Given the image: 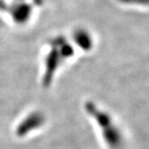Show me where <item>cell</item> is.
I'll use <instances>...</instances> for the list:
<instances>
[{
  "label": "cell",
  "mask_w": 149,
  "mask_h": 149,
  "mask_svg": "<svg viewBox=\"0 0 149 149\" xmlns=\"http://www.w3.org/2000/svg\"><path fill=\"white\" fill-rule=\"evenodd\" d=\"M86 111L92 118L96 121L102 130V133L105 141L111 148H118L121 145L122 137L120 130L114 125L111 116L105 111H102L94 103L89 102L86 104Z\"/></svg>",
  "instance_id": "cell-1"
},
{
  "label": "cell",
  "mask_w": 149,
  "mask_h": 149,
  "mask_svg": "<svg viewBox=\"0 0 149 149\" xmlns=\"http://www.w3.org/2000/svg\"><path fill=\"white\" fill-rule=\"evenodd\" d=\"M50 45L51 50L49 54H48L46 57L45 63L46 70L43 80L45 84H49L51 82L53 74H55V71L58 69L60 64L74 54L72 47L68 44L66 40L62 38H57L53 40Z\"/></svg>",
  "instance_id": "cell-2"
},
{
  "label": "cell",
  "mask_w": 149,
  "mask_h": 149,
  "mask_svg": "<svg viewBox=\"0 0 149 149\" xmlns=\"http://www.w3.org/2000/svg\"><path fill=\"white\" fill-rule=\"evenodd\" d=\"M44 122V117L40 112H33L28 115L27 118H25L19 127H17V135L23 136L26 135L29 132L33 131L35 129H38L39 127H41V125Z\"/></svg>",
  "instance_id": "cell-3"
},
{
  "label": "cell",
  "mask_w": 149,
  "mask_h": 149,
  "mask_svg": "<svg viewBox=\"0 0 149 149\" xmlns=\"http://www.w3.org/2000/svg\"><path fill=\"white\" fill-rule=\"evenodd\" d=\"M31 6L26 3H17L12 8V16L17 24H24L30 18Z\"/></svg>",
  "instance_id": "cell-4"
},
{
  "label": "cell",
  "mask_w": 149,
  "mask_h": 149,
  "mask_svg": "<svg viewBox=\"0 0 149 149\" xmlns=\"http://www.w3.org/2000/svg\"><path fill=\"white\" fill-rule=\"evenodd\" d=\"M74 40L77 44L84 50L91 49L93 46V40L90 33L84 29H78L74 33Z\"/></svg>",
  "instance_id": "cell-5"
},
{
  "label": "cell",
  "mask_w": 149,
  "mask_h": 149,
  "mask_svg": "<svg viewBox=\"0 0 149 149\" xmlns=\"http://www.w3.org/2000/svg\"><path fill=\"white\" fill-rule=\"evenodd\" d=\"M121 2L127 4H138V5H149V0H120Z\"/></svg>",
  "instance_id": "cell-6"
}]
</instances>
